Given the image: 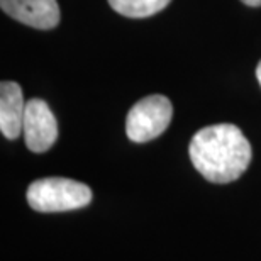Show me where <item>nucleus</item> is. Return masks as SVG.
Instances as JSON below:
<instances>
[{"mask_svg":"<svg viewBox=\"0 0 261 261\" xmlns=\"http://www.w3.org/2000/svg\"><path fill=\"white\" fill-rule=\"evenodd\" d=\"M241 2L249 5V7H259L261 5V0H241Z\"/></svg>","mask_w":261,"mask_h":261,"instance_id":"obj_8","label":"nucleus"},{"mask_svg":"<svg viewBox=\"0 0 261 261\" xmlns=\"http://www.w3.org/2000/svg\"><path fill=\"white\" fill-rule=\"evenodd\" d=\"M25 198L31 208L38 212H68L88 205L92 202V190L82 181L63 176H48L33 181Z\"/></svg>","mask_w":261,"mask_h":261,"instance_id":"obj_2","label":"nucleus"},{"mask_svg":"<svg viewBox=\"0 0 261 261\" xmlns=\"http://www.w3.org/2000/svg\"><path fill=\"white\" fill-rule=\"evenodd\" d=\"M173 107L165 95H148L134 103L126 119V134L134 143L156 139L170 126Z\"/></svg>","mask_w":261,"mask_h":261,"instance_id":"obj_3","label":"nucleus"},{"mask_svg":"<svg viewBox=\"0 0 261 261\" xmlns=\"http://www.w3.org/2000/svg\"><path fill=\"white\" fill-rule=\"evenodd\" d=\"M256 78H258V82H259V85H261V61L256 66Z\"/></svg>","mask_w":261,"mask_h":261,"instance_id":"obj_9","label":"nucleus"},{"mask_svg":"<svg viewBox=\"0 0 261 261\" xmlns=\"http://www.w3.org/2000/svg\"><path fill=\"white\" fill-rule=\"evenodd\" d=\"M189 154L195 170L212 184H229L251 163V144L234 124H214L192 138Z\"/></svg>","mask_w":261,"mask_h":261,"instance_id":"obj_1","label":"nucleus"},{"mask_svg":"<svg viewBox=\"0 0 261 261\" xmlns=\"http://www.w3.org/2000/svg\"><path fill=\"white\" fill-rule=\"evenodd\" d=\"M22 134L25 146L33 153H44L58 139V122L48 103L41 98H31L25 103Z\"/></svg>","mask_w":261,"mask_h":261,"instance_id":"obj_4","label":"nucleus"},{"mask_svg":"<svg viewBox=\"0 0 261 261\" xmlns=\"http://www.w3.org/2000/svg\"><path fill=\"white\" fill-rule=\"evenodd\" d=\"M171 0H109L111 7L126 17H149L163 10Z\"/></svg>","mask_w":261,"mask_h":261,"instance_id":"obj_7","label":"nucleus"},{"mask_svg":"<svg viewBox=\"0 0 261 261\" xmlns=\"http://www.w3.org/2000/svg\"><path fill=\"white\" fill-rule=\"evenodd\" d=\"M25 103L20 85L15 82L0 83V130L7 139H17L22 133Z\"/></svg>","mask_w":261,"mask_h":261,"instance_id":"obj_6","label":"nucleus"},{"mask_svg":"<svg viewBox=\"0 0 261 261\" xmlns=\"http://www.w3.org/2000/svg\"><path fill=\"white\" fill-rule=\"evenodd\" d=\"M7 15L34 29H53L60 22V5L56 0H0Z\"/></svg>","mask_w":261,"mask_h":261,"instance_id":"obj_5","label":"nucleus"}]
</instances>
